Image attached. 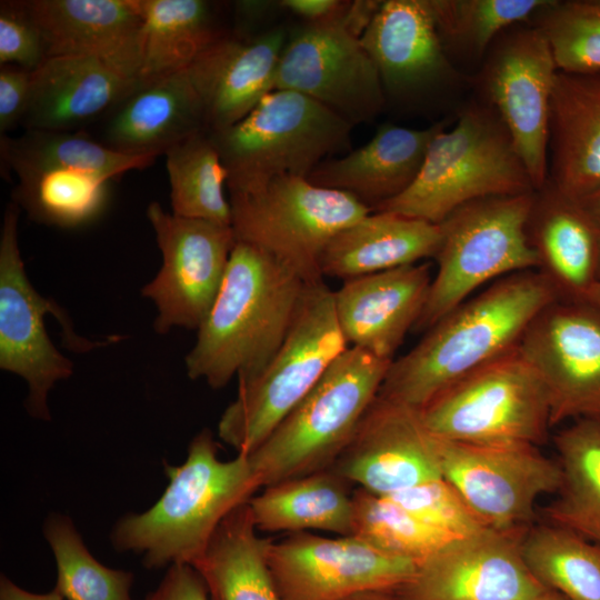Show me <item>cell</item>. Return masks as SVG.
Segmentation results:
<instances>
[{"label":"cell","mask_w":600,"mask_h":600,"mask_svg":"<svg viewBox=\"0 0 600 600\" xmlns=\"http://www.w3.org/2000/svg\"><path fill=\"white\" fill-rule=\"evenodd\" d=\"M557 299L556 288L539 270L496 280L393 360L379 396L421 410L458 380L516 348L534 317Z\"/></svg>","instance_id":"1"},{"label":"cell","mask_w":600,"mask_h":600,"mask_svg":"<svg viewBox=\"0 0 600 600\" xmlns=\"http://www.w3.org/2000/svg\"><path fill=\"white\" fill-rule=\"evenodd\" d=\"M307 283L258 248L236 241L218 296L186 358L190 379L221 389L247 380L282 344Z\"/></svg>","instance_id":"2"},{"label":"cell","mask_w":600,"mask_h":600,"mask_svg":"<svg viewBox=\"0 0 600 600\" xmlns=\"http://www.w3.org/2000/svg\"><path fill=\"white\" fill-rule=\"evenodd\" d=\"M169 484L141 513H129L110 539L119 552L141 556L146 569L194 566L221 522L262 488L248 454L221 460L209 429L191 440L186 461L163 463Z\"/></svg>","instance_id":"3"},{"label":"cell","mask_w":600,"mask_h":600,"mask_svg":"<svg viewBox=\"0 0 600 600\" xmlns=\"http://www.w3.org/2000/svg\"><path fill=\"white\" fill-rule=\"evenodd\" d=\"M534 191L506 126L491 104L479 97L458 111L451 129L432 139L410 188L373 211L439 224L470 201Z\"/></svg>","instance_id":"4"},{"label":"cell","mask_w":600,"mask_h":600,"mask_svg":"<svg viewBox=\"0 0 600 600\" xmlns=\"http://www.w3.org/2000/svg\"><path fill=\"white\" fill-rule=\"evenodd\" d=\"M391 362L344 350L248 454L262 488L331 468L378 397Z\"/></svg>","instance_id":"5"},{"label":"cell","mask_w":600,"mask_h":600,"mask_svg":"<svg viewBox=\"0 0 600 600\" xmlns=\"http://www.w3.org/2000/svg\"><path fill=\"white\" fill-rule=\"evenodd\" d=\"M349 347L324 281L307 284L282 344L256 376L239 381L218 422L219 438L250 454Z\"/></svg>","instance_id":"6"},{"label":"cell","mask_w":600,"mask_h":600,"mask_svg":"<svg viewBox=\"0 0 600 600\" xmlns=\"http://www.w3.org/2000/svg\"><path fill=\"white\" fill-rule=\"evenodd\" d=\"M353 126L318 101L272 90L240 121L209 132L228 172L229 193L271 179L308 178L330 156L347 151Z\"/></svg>","instance_id":"7"},{"label":"cell","mask_w":600,"mask_h":600,"mask_svg":"<svg viewBox=\"0 0 600 600\" xmlns=\"http://www.w3.org/2000/svg\"><path fill=\"white\" fill-rule=\"evenodd\" d=\"M534 193L477 199L439 223L437 272L413 329L427 331L491 280L538 270L527 231Z\"/></svg>","instance_id":"8"},{"label":"cell","mask_w":600,"mask_h":600,"mask_svg":"<svg viewBox=\"0 0 600 600\" xmlns=\"http://www.w3.org/2000/svg\"><path fill=\"white\" fill-rule=\"evenodd\" d=\"M420 411L438 439L473 444L544 443L548 393L518 346L458 380Z\"/></svg>","instance_id":"9"},{"label":"cell","mask_w":600,"mask_h":600,"mask_svg":"<svg viewBox=\"0 0 600 600\" xmlns=\"http://www.w3.org/2000/svg\"><path fill=\"white\" fill-rule=\"evenodd\" d=\"M236 241L274 258L307 284L323 281V251L340 231L372 210L353 196L283 176L240 193H230Z\"/></svg>","instance_id":"10"},{"label":"cell","mask_w":600,"mask_h":600,"mask_svg":"<svg viewBox=\"0 0 600 600\" xmlns=\"http://www.w3.org/2000/svg\"><path fill=\"white\" fill-rule=\"evenodd\" d=\"M18 218L19 206L13 201L6 208L0 233V368L26 380L29 414L50 420L49 392L57 381L72 374L73 366L50 340L46 313L59 319L68 346L86 351L96 344L76 337L61 309L30 283L18 243Z\"/></svg>","instance_id":"11"},{"label":"cell","mask_w":600,"mask_h":600,"mask_svg":"<svg viewBox=\"0 0 600 600\" xmlns=\"http://www.w3.org/2000/svg\"><path fill=\"white\" fill-rule=\"evenodd\" d=\"M557 72L548 40L524 22L497 37L472 77L479 97L506 126L536 190L548 180L550 99Z\"/></svg>","instance_id":"12"},{"label":"cell","mask_w":600,"mask_h":600,"mask_svg":"<svg viewBox=\"0 0 600 600\" xmlns=\"http://www.w3.org/2000/svg\"><path fill=\"white\" fill-rule=\"evenodd\" d=\"M434 439L441 476L488 528H529L536 523L539 498L560 488L559 462L537 446Z\"/></svg>","instance_id":"13"},{"label":"cell","mask_w":600,"mask_h":600,"mask_svg":"<svg viewBox=\"0 0 600 600\" xmlns=\"http://www.w3.org/2000/svg\"><path fill=\"white\" fill-rule=\"evenodd\" d=\"M162 254L158 274L142 288L157 307L154 330L197 329L221 288L236 237L231 226L170 213L157 201L147 208Z\"/></svg>","instance_id":"14"},{"label":"cell","mask_w":600,"mask_h":600,"mask_svg":"<svg viewBox=\"0 0 600 600\" xmlns=\"http://www.w3.org/2000/svg\"><path fill=\"white\" fill-rule=\"evenodd\" d=\"M518 348L544 384L550 426L600 422V307L557 299L523 332Z\"/></svg>","instance_id":"15"},{"label":"cell","mask_w":600,"mask_h":600,"mask_svg":"<svg viewBox=\"0 0 600 600\" xmlns=\"http://www.w3.org/2000/svg\"><path fill=\"white\" fill-rule=\"evenodd\" d=\"M267 561L284 600H344L366 591L394 592L418 564L351 536L289 533L269 540Z\"/></svg>","instance_id":"16"},{"label":"cell","mask_w":600,"mask_h":600,"mask_svg":"<svg viewBox=\"0 0 600 600\" xmlns=\"http://www.w3.org/2000/svg\"><path fill=\"white\" fill-rule=\"evenodd\" d=\"M273 90L302 93L352 126L374 120L387 103L374 62L339 20L308 23L288 39Z\"/></svg>","instance_id":"17"},{"label":"cell","mask_w":600,"mask_h":600,"mask_svg":"<svg viewBox=\"0 0 600 600\" xmlns=\"http://www.w3.org/2000/svg\"><path fill=\"white\" fill-rule=\"evenodd\" d=\"M527 529L487 528L457 538L421 562L392 593L398 600H536L546 588L520 552Z\"/></svg>","instance_id":"18"},{"label":"cell","mask_w":600,"mask_h":600,"mask_svg":"<svg viewBox=\"0 0 600 600\" xmlns=\"http://www.w3.org/2000/svg\"><path fill=\"white\" fill-rule=\"evenodd\" d=\"M331 469L380 496L442 477L436 439L420 411L379 394Z\"/></svg>","instance_id":"19"},{"label":"cell","mask_w":600,"mask_h":600,"mask_svg":"<svg viewBox=\"0 0 600 600\" xmlns=\"http://www.w3.org/2000/svg\"><path fill=\"white\" fill-rule=\"evenodd\" d=\"M388 97L417 101L470 83L441 43L429 0L382 1L360 38Z\"/></svg>","instance_id":"20"},{"label":"cell","mask_w":600,"mask_h":600,"mask_svg":"<svg viewBox=\"0 0 600 600\" xmlns=\"http://www.w3.org/2000/svg\"><path fill=\"white\" fill-rule=\"evenodd\" d=\"M431 280L428 263L344 280L333 291V301L347 344L393 361L396 351L423 310Z\"/></svg>","instance_id":"21"},{"label":"cell","mask_w":600,"mask_h":600,"mask_svg":"<svg viewBox=\"0 0 600 600\" xmlns=\"http://www.w3.org/2000/svg\"><path fill=\"white\" fill-rule=\"evenodd\" d=\"M47 56L97 59L138 80L142 13L139 0H27Z\"/></svg>","instance_id":"22"},{"label":"cell","mask_w":600,"mask_h":600,"mask_svg":"<svg viewBox=\"0 0 600 600\" xmlns=\"http://www.w3.org/2000/svg\"><path fill=\"white\" fill-rule=\"evenodd\" d=\"M287 41L282 27L256 36L226 32L188 68L208 132L237 123L273 90Z\"/></svg>","instance_id":"23"},{"label":"cell","mask_w":600,"mask_h":600,"mask_svg":"<svg viewBox=\"0 0 600 600\" xmlns=\"http://www.w3.org/2000/svg\"><path fill=\"white\" fill-rule=\"evenodd\" d=\"M202 131H208L204 110L188 70H183L138 81L103 116L101 132L94 139L126 154L159 157Z\"/></svg>","instance_id":"24"},{"label":"cell","mask_w":600,"mask_h":600,"mask_svg":"<svg viewBox=\"0 0 600 600\" xmlns=\"http://www.w3.org/2000/svg\"><path fill=\"white\" fill-rule=\"evenodd\" d=\"M448 126L447 120L424 129L384 123L366 144L322 161L308 180L347 192L373 211L410 188L432 139Z\"/></svg>","instance_id":"25"},{"label":"cell","mask_w":600,"mask_h":600,"mask_svg":"<svg viewBox=\"0 0 600 600\" xmlns=\"http://www.w3.org/2000/svg\"><path fill=\"white\" fill-rule=\"evenodd\" d=\"M138 84L87 57H49L31 72L24 130L74 131L102 118Z\"/></svg>","instance_id":"26"},{"label":"cell","mask_w":600,"mask_h":600,"mask_svg":"<svg viewBox=\"0 0 600 600\" xmlns=\"http://www.w3.org/2000/svg\"><path fill=\"white\" fill-rule=\"evenodd\" d=\"M548 181L579 200L600 186V71H559L553 81Z\"/></svg>","instance_id":"27"},{"label":"cell","mask_w":600,"mask_h":600,"mask_svg":"<svg viewBox=\"0 0 600 600\" xmlns=\"http://www.w3.org/2000/svg\"><path fill=\"white\" fill-rule=\"evenodd\" d=\"M539 268L560 299L583 300L599 282L600 230L579 202L548 180L536 190L527 226Z\"/></svg>","instance_id":"28"},{"label":"cell","mask_w":600,"mask_h":600,"mask_svg":"<svg viewBox=\"0 0 600 600\" xmlns=\"http://www.w3.org/2000/svg\"><path fill=\"white\" fill-rule=\"evenodd\" d=\"M441 241L439 224L389 211H371L327 246L322 277L352 278L434 258Z\"/></svg>","instance_id":"29"},{"label":"cell","mask_w":600,"mask_h":600,"mask_svg":"<svg viewBox=\"0 0 600 600\" xmlns=\"http://www.w3.org/2000/svg\"><path fill=\"white\" fill-rule=\"evenodd\" d=\"M351 483L331 468L267 487L248 502L258 531H327L351 536L353 491Z\"/></svg>","instance_id":"30"},{"label":"cell","mask_w":600,"mask_h":600,"mask_svg":"<svg viewBox=\"0 0 600 600\" xmlns=\"http://www.w3.org/2000/svg\"><path fill=\"white\" fill-rule=\"evenodd\" d=\"M268 538L257 530L248 503L219 526L202 558L193 566L211 600H284L272 579Z\"/></svg>","instance_id":"31"},{"label":"cell","mask_w":600,"mask_h":600,"mask_svg":"<svg viewBox=\"0 0 600 600\" xmlns=\"http://www.w3.org/2000/svg\"><path fill=\"white\" fill-rule=\"evenodd\" d=\"M142 13L138 81L188 68L227 31L218 27L213 6L204 0H139Z\"/></svg>","instance_id":"32"},{"label":"cell","mask_w":600,"mask_h":600,"mask_svg":"<svg viewBox=\"0 0 600 600\" xmlns=\"http://www.w3.org/2000/svg\"><path fill=\"white\" fill-rule=\"evenodd\" d=\"M553 444L562 479L542 516L600 544V422L572 421L553 436Z\"/></svg>","instance_id":"33"},{"label":"cell","mask_w":600,"mask_h":600,"mask_svg":"<svg viewBox=\"0 0 600 600\" xmlns=\"http://www.w3.org/2000/svg\"><path fill=\"white\" fill-rule=\"evenodd\" d=\"M1 154L18 179L66 169L112 181L130 170L149 167L157 157L131 156L106 147L83 131L26 130L16 139L1 138Z\"/></svg>","instance_id":"34"},{"label":"cell","mask_w":600,"mask_h":600,"mask_svg":"<svg viewBox=\"0 0 600 600\" xmlns=\"http://www.w3.org/2000/svg\"><path fill=\"white\" fill-rule=\"evenodd\" d=\"M523 562L534 579L568 600H600V544L567 528L540 522L520 541Z\"/></svg>","instance_id":"35"},{"label":"cell","mask_w":600,"mask_h":600,"mask_svg":"<svg viewBox=\"0 0 600 600\" xmlns=\"http://www.w3.org/2000/svg\"><path fill=\"white\" fill-rule=\"evenodd\" d=\"M172 213L231 226L224 194L228 172L208 131L196 133L164 154Z\"/></svg>","instance_id":"36"},{"label":"cell","mask_w":600,"mask_h":600,"mask_svg":"<svg viewBox=\"0 0 600 600\" xmlns=\"http://www.w3.org/2000/svg\"><path fill=\"white\" fill-rule=\"evenodd\" d=\"M444 51L453 60L483 61L504 30L530 20L546 0H429Z\"/></svg>","instance_id":"37"},{"label":"cell","mask_w":600,"mask_h":600,"mask_svg":"<svg viewBox=\"0 0 600 600\" xmlns=\"http://www.w3.org/2000/svg\"><path fill=\"white\" fill-rule=\"evenodd\" d=\"M110 182L81 171L47 170L19 178L14 202L33 220L59 228H78L102 213Z\"/></svg>","instance_id":"38"},{"label":"cell","mask_w":600,"mask_h":600,"mask_svg":"<svg viewBox=\"0 0 600 600\" xmlns=\"http://www.w3.org/2000/svg\"><path fill=\"white\" fill-rule=\"evenodd\" d=\"M352 534L418 566L457 539L423 522L391 498L362 488L353 490Z\"/></svg>","instance_id":"39"},{"label":"cell","mask_w":600,"mask_h":600,"mask_svg":"<svg viewBox=\"0 0 600 600\" xmlns=\"http://www.w3.org/2000/svg\"><path fill=\"white\" fill-rule=\"evenodd\" d=\"M57 567L54 588L67 600H132L133 574L100 563L88 550L72 520L61 513L43 524Z\"/></svg>","instance_id":"40"},{"label":"cell","mask_w":600,"mask_h":600,"mask_svg":"<svg viewBox=\"0 0 600 600\" xmlns=\"http://www.w3.org/2000/svg\"><path fill=\"white\" fill-rule=\"evenodd\" d=\"M528 23L548 40L559 71H600V0H546Z\"/></svg>","instance_id":"41"},{"label":"cell","mask_w":600,"mask_h":600,"mask_svg":"<svg viewBox=\"0 0 600 600\" xmlns=\"http://www.w3.org/2000/svg\"><path fill=\"white\" fill-rule=\"evenodd\" d=\"M387 497L423 522L457 538L488 528L443 477Z\"/></svg>","instance_id":"42"},{"label":"cell","mask_w":600,"mask_h":600,"mask_svg":"<svg viewBox=\"0 0 600 600\" xmlns=\"http://www.w3.org/2000/svg\"><path fill=\"white\" fill-rule=\"evenodd\" d=\"M48 58L41 31L23 1H1L0 66L34 71Z\"/></svg>","instance_id":"43"},{"label":"cell","mask_w":600,"mask_h":600,"mask_svg":"<svg viewBox=\"0 0 600 600\" xmlns=\"http://www.w3.org/2000/svg\"><path fill=\"white\" fill-rule=\"evenodd\" d=\"M31 93V71L3 64L0 67V132L1 136L22 122Z\"/></svg>","instance_id":"44"},{"label":"cell","mask_w":600,"mask_h":600,"mask_svg":"<svg viewBox=\"0 0 600 600\" xmlns=\"http://www.w3.org/2000/svg\"><path fill=\"white\" fill-rule=\"evenodd\" d=\"M141 600H211L199 571L190 564H172L158 587Z\"/></svg>","instance_id":"45"},{"label":"cell","mask_w":600,"mask_h":600,"mask_svg":"<svg viewBox=\"0 0 600 600\" xmlns=\"http://www.w3.org/2000/svg\"><path fill=\"white\" fill-rule=\"evenodd\" d=\"M348 1L338 0H282L279 6L308 23L339 20L347 7Z\"/></svg>","instance_id":"46"},{"label":"cell","mask_w":600,"mask_h":600,"mask_svg":"<svg viewBox=\"0 0 600 600\" xmlns=\"http://www.w3.org/2000/svg\"><path fill=\"white\" fill-rule=\"evenodd\" d=\"M62 594L53 588L47 593H36L30 592L12 580L7 576L1 574L0 578V600H63Z\"/></svg>","instance_id":"47"},{"label":"cell","mask_w":600,"mask_h":600,"mask_svg":"<svg viewBox=\"0 0 600 600\" xmlns=\"http://www.w3.org/2000/svg\"><path fill=\"white\" fill-rule=\"evenodd\" d=\"M577 201L591 221L600 230V186Z\"/></svg>","instance_id":"48"},{"label":"cell","mask_w":600,"mask_h":600,"mask_svg":"<svg viewBox=\"0 0 600 600\" xmlns=\"http://www.w3.org/2000/svg\"><path fill=\"white\" fill-rule=\"evenodd\" d=\"M344 600H398L392 592L366 591L353 594Z\"/></svg>","instance_id":"49"},{"label":"cell","mask_w":600,"mask_h":600,"mask_svg":"<svg viewBox=\"0 0 600 600\" xmlns=\"http://www.w3.org/2000/svg\"><path fill=\"white\" fill-rule=\"evenodd\" d=\"M536 600H568L561 593L546 588Z\"/></svg>","instance_id":"50"},{"label":"cell","mask_w":600,"mask_h":600,"mask_svg":"<svg viewBox=\"0 0 600 600\" xmlns=\"http://www.w3.org/2000/svg\"><path fill=\"white\" fill-rule=\"evenodd\" d=\"M586 299L600 307V281L590 290Z\"/></svg>","instance_id":"51"},{"label":"cell","mask_w":600,"mask_h":600,"mask_svg":"<svg viewBox=\"0 0 600 600\" xmlns=\"http://www.w3.org/2000/svg\"><path fill=\"white\" fill-rule=\"evenodd\" d=\"M598 277L600 281V239H599V267H598Z\"/></svg>","instance_id":"52"}]
</instances>
